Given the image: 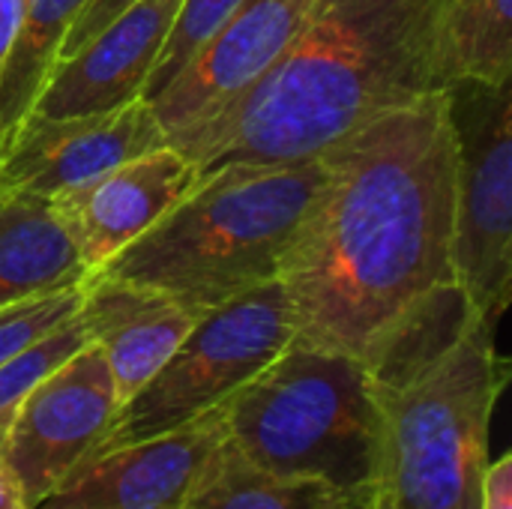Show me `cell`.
Listing matches in <instances>:
<instances>
[{
	"label": "cell",
	"instance_id": "obj_23",
	"mask_svg": "<svg viewBox=\"0 0 512 509\" xmlns=\"http://www.w3.org/2000/svg\"><path fill=\"white\" fill-rule=\"evenodd\" d=\"M480 509H512V456L489 462L480 483Z\"/></svg>",
	"mask_w": 512,
	"mask_h": 509
},
{
	"label": "cell",
	"instance_id": "obj_17",
	"mask_svg": "<svg viewBox=\"0 0 512 509\" xmlns=\"http://www.w3.org/2000/svg\"><path fill=\"white\" fill-rule=\"evenodd\" d=\"M441 84L507 87L512 75V0H444L435 30Z\"/></svg>",
	"mask_w": 512,
	"mask_h": 509
},
{
	"label": "cell",
	"instance_id": "obj_5",
	"mask_svg": "<svg viewBox=\"0 0 512 509\" xmlns=\"http://www.w3.org/2000/svg\"><path fill=\"white\" fill-rule=\"evenodd\" d=\"M225 441L264 471L321 480L366 509L381 462V405L357 357L291 342L225 402Z\"/></svg>",
	"mask_w": 512,
	"mask_h": 509
},
{
	"label": "cell",
	"instance_id": "obj_3",
	"mask_svg": "<svg viewBox=\"0 0 512 509\" xmlns=\"http://www.w3.org/2000/svg\"><path fill=\"white\" fill-rule=\"evenodd\" d=\"M324 174L321 156L204 171L153 228L93 276L156 291L204 315L279 279Z\"/></svg>",
	"mask_w": 512,
	"mask_h": 509
},
{
	"label": "cell",
	"instance_id": "obj_15",
	"mask_svg": "<svg viewBox=\"0 0 512 509\" xmlns=\"http://www.w3.org/2000/svg\"><path fill=\"white\" fill-rule=\"evenodd\" d=\"M87 270L57 222L51 201L36 195H0V309L72 291Z\"/></svg>",
	"mask_w": 512,
	"mask_h": 509
},
{
	"label": "cell",
	"instance_id": "obj_19",
	"mask_svg": "<svg viewBox=\"0 0 512 509\" xmlns=\"http://www.w3.org/2000/svg\"><path fill=\"white\" fill-rule=\"evenodd\" d=\"M87 342H90L87 324L81 312H75L48 336H42L39 342L27 345L12 360H6L0 366V411L15 408L33 390L36 381H42L51 369H57L66 357H72Z\"/></svg>",
	"mask_w": 512,
	"mask_h": 509
},
{
	"label": "cell",
	"instance_id": "obj_10",
	"mask_svg": "<svg viewBox=\"0 0 512 509\" xmlns=\"http://www.w3.org/2000/svg\"><path fill=\"white\" fill-rule=\"evenodd\" d=\"M165 144V129L147 99L99 114L30 117L0 159V195L18 192L51 201Z\"/></svg>",
	"mask_w": 512,
	"mask_h": 509
},
{
	"label": "cell",
	"instance_id": "obj_25",
	"mask_svg": "<svg viewBox=\"0 0 512 509\" xmlns=\"http://www.w3.org/2000/svg\"><path fill=\"white\" fill-rule=\"evenodd\" d=\"M0 509H30L15 474L0 462Z\"/></svg>",
	"mask_w": 512,
	"mask_h": 509
},
{
	"label": "cell",
	"instance_id": "obj_7",
	"mask_svg": "<svg viewBox=\"0 0 512 509\" xmlns=\"http://www.w3.org/2000/svg\"><path fill=\"white\" fill-rule=\"evenodd\" d=\"M468 111L456 123L453 279L486 321L510 306L512 288V99L507 87L456 84Z\"/></svg>",
	"mask_w": 512,
	"mask_h": 509
},
{
	"label": "cell",
	"instance_id": "obj_13",
	"mask_svg": "<svg viewBox=\"0 0 512 509\" xmlns=\"http://www.w3.org/2000/svg\"><path fill=\"white\" fill-rule=\"evenodd\" d=\"M183 0H135L72 57L60 60L30 117L99 114L141 99Z\"/></svg>",
	"mask_w": 512,
	"mask_h": 509
},
{
	"label": "cell",
	"instance_id": "obj_8",
	"mask_svg": "<svg viewBox=\"0 0 512 509\" xmlns=\"http://www.w3.org/2000/svg\"><path fill=\"white\" fill-rule=\"evenodd\" d=\"M120 399L102 351L87 342L18 402L3 465L27 504H39L108 438Z\"/></svg>",
	"mask_w": 512,
	"mask_h": 509
},
{
	"label": "cell",
	"instance_id": "obj_24",
	"mask_svg": "<svg viewBox=\"0 0 512 509\" xmlns=\"http://www.w3.org/2000/svg\"><path fill=\"white\" fill-rule=\"evenodd\" d=\"M21 12H24V0H0V60H3V54L15 36Z\"/></svg>",
	"mask_w": 512,
	"mask_h": 509
},
{
	"label": "cell",
	"instance_id": "obj_14",
	"mask_svg": "<svg viewBox=\"0 0 512 509\" xmlns=\"http://www.w3.org/2000/svg\"><path fill=\"white\" fill-rule=\"evenodd\" d=\"M90 342L102 351L120 405L129 402L177 351L198 312L129 282L90 276L78 306Z\"/></svg>",
	"mask_w": 512,
	"mask_h": 509
},
{
	"label": "cell",
	"instance_id": "obj_18",
	"mask_svg": "<svg viewBox=\"0 0 512 509\" xmlns=\"http://www.w3.org/2000/svg\"><path fill=\"white\" fill-rule=\"evenodd\" d=\"M183 509H357L321 480L285 477L243 459L225 438L204 462Z\"/></svg>",
	"mask_w": 512,
	"mask_h": 509
},
{
	"label": "cell",
	"instance_id": "obj_6",
	"mask_svg": "<svg viewBox=\"0 0 512 509\" xmlns=\"http://www.w3.org/2000/svg\"><path fill=\"white\" fill-rule=\"evenodd\" d=\"M291 339V309L279 279L207 309L165 366L120 405L102 447L165 435L222 408Z\"/></svg>",
	"mask_w": 512,
	"mask_h": 509
},
{
	"label": "cell",
	"instance_id": "obj_9",
	"mask_svg": "<svg viewBox=\"0 0 512 509\" xmlns=\"http://www.w3.org/2000/svg\"><path fill=\"white\" fill-rule=\"evenodd\" d=\"M312 6L315 0H243L150 99L168 144L180 147L231 111L285 54Z\"/></svg>",
	"mask_w": 512,
	"mask_h": 509
},
{
	"label": "cell",
	"instance_id": "obj_2",
	"mask_svg": "<svg viewBox=\"0 0 512 509\" xmlns=\"http://www.w3.org/2000/svg\"><path fill=\"white\" fill-rule=\"evenodd\" d=\"M444 0H315L267 75L183 141L198 171L321 156L375 117L447 90L435 66Z\"/></svg>",
	"mask_w": 512,
	"mask_h": 509
},
{
	"label": "cell",
	"instance_id": "obj_12",
	"mask_svg": "<svg viewBox=\"0 0 512 509\" xmlns=\"http://www.w3.org/2000/svg\"><path fill=\"white\" fill-rule=\"evenodd\" d=\"M198 177V165L165 144L51 198V210L69 234L87 279L153 228Z\"/></svg>",
	"mask_w": 512,
	"mask_h": 509
},
{
	"label": "cell",
	"instance_id": "obj_1",
	"mask_svg": "<svg viewBox=\"0 0 512 509\" xmlns=\"http://www.w3.org/2000/svg\"><path fill=\"white\" fill-rule=\"evenodd\" d=\"M450 90L387 111L321 153L324 183L282 261L294 345L360 363L453 279Z\"/></svg>",
	"mask_w": 512,
	"mask_h": 509
},
{
	"label": "cell",
	"instance_id": "obj_11",
	"mask_svg": "<svg viewBox=\"0 0 512 509\" xmlns=\"http://www.w3.org/2000/svg\"><path fill=\"white\" fill-rule=\"evenodd\" d=\"M225 438V405L144 441L102 447L30 509H183Z\"/></svg>",
	"mask_w": 512,
	"mask_h": 509
},
{
	"label": "cell",
	"instance_id": "obj_26",
	"mask_svg": "<svg viewBox=\"0 0 512 509\" xmlns=\"http://www.w3.org/2000/svg\"><path fill=\"white\" fill-rule=\"evenodd\" d=\"M15 408H18V405H15ZM15 408H6V411H0V462H3V447H6V438H9V426H12Z\"/></svg>",
	"mask_w": 512,
	"mask_h": 509
},
{
	"label": "cell",
	"instance_id": "obj_4",
	"mask_svg": "<svg viewBox=\"0 0 512 509\" xmlns=\"http://www.w3.org/2000/svg\"><path fill=\"white\" fill-rule=\"evenodd\" d=\"M510 363L477 321L414 375L375 387L381 462L366 509H480L495 405Z\"/></svg>",
	"mask_w": 512,
	"mask_h": 509
},
{
	"label": "cell",
	"instance_id": "obj_20",
	"mask_svg": "<svg viewBox=\"0 0 512 509\" xmlns=\"http://www.w3.org/2000/svg\"><path fill=\"white\" fill-rule=\"evenodd\" d=\"M243 0H183L174 27L162 45V54L141 90V99L159 96V90L180 72V66L210 39V33L240 6Z\"/></svg>",
	"mask_w": 512,
	"mask_h": 509
},
{
	"label": "cell",
	"instance_id": "obj_21",
	"mask_svg": "<svg viewBox=\"0 0 512 509\" xmlns=\"http://www.w3.org/2000/svg\"><path fill=\"white\" fill-rule=\"evenodd\" d=\"M81 306V288L24 300L15 306L0 309V366L12 360L27 345L48 336L66 318H72Z\"/></svg>",
	"mask_w": 512,
	"mask_h": 509
},
{
	"label": "cell",
	"instance_id": "obj_22",
	"mask_svg": "<svg viewBox=\"0 0 512 509\" xmlns=\"http://www.w3.org/2000/svg\"><path fill=\"white\" fill-rule=\"evenodd\" d=\"M135 0H84V6L78 9L66 39H63V48H60V60L72 57L84 42H90L111 18H117L123 9H129ZM57 60V63H60Z\"/></svg>",
	"mask_w": 512,
	"mask_h": 509
},
{
	"label": "cell",
	"instance_id": "obj_16",
	"mask_svg": "<svg viewBox=\"0 0 512 509\" xmlns=\"http://www.w3.org/2000/svg\"><path fill=\"white\" fill-rule=\"evenodd\" d=\"M81 6L84 0H24L21 21L0 60V159L30 120Z\"/></svg>",
	"mask_w": 512,
	"mask_h": 509
}]
</instances>
